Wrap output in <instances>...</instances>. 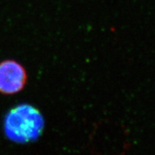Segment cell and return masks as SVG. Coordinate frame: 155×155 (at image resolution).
<instances>
[{"instance_id": "6da1fadb", "label": "cell", "mask_w": 155, "mask_h": 155, "mask_svg": "<svg viewBox=\"0 0 155 155\" xmlns=\"http://www.w3.org/2000/svg\"><path fill=\"white\" fill-rule=\"evenodd\" d=\"M43 119L33 106L20 104L5 116L4 129L7 137L17 143H28L38 138L43 129Z\"/></svg>"}, {"instance_id": "7a4b0ae2", "label": "cell", "mask_w": 155, "mask_h": 155, "mask_svg": "<svg viewBox=\"0 0 155 155\" xmlns=\"http://www.w3.org/2000/svg\"><path fill=\"white\" fill-rule=\"evenodd\" d=\"M28 73L23 65L15 60L0 62V94L14 95L23 90Z\"/></svg>"}]
</instances>
